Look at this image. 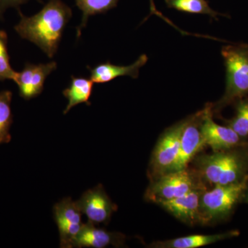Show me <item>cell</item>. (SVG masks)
I'll list each match as a JSON object with an SVG mask.
<instances>
[{"instance_id":"30bf717a","label":"cell","mask_w":248,"mask_h":248,"mask_svg":"<svg viewBox=\"0 0 248 248\" xmlns=\"http://www.w3.org/2000/svg\"><path fill=\"white\" fill-rule=\"evenodd\" d=\"M77 202L81 213L93 224H107L117 205L111 202L102 185L86 191Z\"/></svg>"},{"instance_id":"52a82bcc","label":"cell","mask_w":248,"mask_h":248,"mask_svg":"<svg viewBox=\"0 0 248 248\" xmlns=\"http://www.w3.org/2000/svg\"><path fill=\"white\" fill-rule=\"evenodd\" d=\"M54 218L60 232V247L74 248L75 242L84 223L81 212L71 197L63 199L54 205Z\"/></svg>"},{"instance_id":"7c38bea8","label":"cell","mask_w":248,"mask_h":248,"mask_svg":"<svg viewBox=\"0 0 248 248\" xmlns=\"http://www.w3.org/2000/svg\"><path fill=\"white\" fill-rule=\"evenodd\" d=\"M204 189H196L173 200L158 203L181 221L193 224L200 221L201 197Z\"/></svg>"},{"instance_id":"5bb4252c","label":"cell","mask_w":248,"mask_h":248,"mask_svg":"<svg viewBox=\"0 0 248 248\" xmlns=\"http://www.w3.org/2000/svg\"><path fill=\"white\" fill-rule=\"evenodd\" d=\"M148 62L146 55H141L137 61L129 66H117L107 62L100 63L97 66L91 68L88 66L87 68L91 73V79L96 84H105L119 77L130 76L133 79L139 77L140 70Z\"/></svg>"},{"instance_id":"2e32d148","label":"cell","mask_w":248,"mask_h":248,"mask_svg":"<svg viewBox=\"0 0 248 248\" xmlns=\"http://www.w3.org/2000/svg\"><path fill=\"white\" fill-rule=\"evenodd\" d=\"M94 83L88 78L72 76L70 86L63 90V94L68 99V105L63 110L66 115L73 107L78 104H85L91 106L90 98L92 94Z\"/></svg>"},{"instance_id":"7402d4cb","label":"cell","mask_w":248,"mask_h":248,"mask_svg":"<svg viewBox=\"0 0 248 248\" xmlns=\"http://www.w3.org/2000/svg\"><path fill=\"white\" fill-rule=\"evenodd\" d=\"M29 0H0V19L3 17L5 11L9 8H18L20 5L27 2ZM38 2L42 4V0H37Z\"/></svg>"},{"instance_id":"9c48e42d","label":"cell","mask_w":248,"mask_h":248,"mask_svg":"<svg viewBox=\"0 0 248 248\" xmlns=\"http://www.w3.org/2000/svg\"><path fill=\"white\" fill-rule=\"evenodd\" d=\"M200 130L204 145L215 152L229 151L237 146L241 140L231 127L222 126L214 122L210 107L203 110Z\"/></svg>"},{"instance_id":"ac0fdd59","label":"cell","mask_w":248,"mask_h":248,"mask_svg":"<svg viewBox=\"0 0 248 248\" xmlns=\"http://www.w3.org/2000/svg\"><path fill=\"white\" fill-rule=\"evenodd\" d=\"M12 97L11 91L0 92V144L9 143L11 140L10 128L13 123L11 107Z\"/></svg>"},{"instance_id":"4fadbf2b","label":"cell","mask_w":248,"mask_h":248,"mask_svg":"<svg viewBox=\"0 0 248 248\" xmlns=\"http://www.w3.org/2000/svg\"><path fill=\"white\" fill-rule=\"evenodd\" d=\"M125 236L120 233L110 232L91 222L84 223L75 242L74 248H104L109 246H124Z\"/></svg>"},{"instance_id":"e0dca14e","label":"cell","mask_w":248,"mask_h":248,"mask_svg":"<svg viewBox=\"0 0 248 248\" xmlns=\"http://www.w3.org/2000/svg\"><path fill=\"white\" fill-rule=\"evenodd\" d=\"M120 0H76L78 9L82 12V19L77 29V37L81 36V31L86 27L91 16L106 14L117 6Z\"/></svg>"},{"instance_id":"44dd1931","label":"cell","mask_w":248,"mask_h":248,"mask_svg":"<svg viewBox=\"0 0 248 248\" xmlns=\"http://www.w3.org/2000/svg\"><path fill=\"white\" fill-rule=\"evenodd\" d=\"M229 127L241 138L248 136V99L241 101L238 104L236 115L231 121Z\"/></svg>"},{"instance_id":"7a4b0ae2","label":"cell","mask_w":248,"mask_h":248,"mask_svg":"<svg viewBox=\"0 0 248 248\" xmlns=\"http://www.w3.org/2000/svg\"><path fill=\"white\" fill-rule=\"evenodd\" d=\"M202 179L214 186L228 185L246 177V164L240 155L228 151L201 156L196 161Z\"/></svg>"},{"instance_id":"8992f818","label":"cell","mask_w":248,"mask_h":248,"mask_svg":"<svg viewBox=\"0 0 248 248\" xmlns=\"http://www.w3.org/2000/svg\"><path fill=\"white\" fill-rule=\"evenodd\" d=\"M189 118L182 120L167 129L156 143L151 162L152 174L159 177L171 172L177 161L181 138Z\"/></svg>"},{"instance_id":"d6986e66","label":"cell","mask_w":248,"mask_h":248,"mask_svg":"<svg viewBox=\"0 0 248 248\" xmlns=\"http://www.w3.org/2000/svg\"><path fill=\"white\" fill-rule=\"evenodd\" d=\"M168 7L191 14L208 15L217 18L220 14L211 9L206 0H165Z\"/></svg>"},{"instance_id":"5b68a950","label":"cell","mask_w":248,"mask_h":248,"mask_svg":"<svg viewBox=\"0 0 248 248\" xmlns=\"http://www.w3.org/2000/svg\"><path fill=\"white\" fill-rule=\"evenodd\" d=\"M221 53L226 67V89L220 105L248 94V48L229 46Z\"/></svg>"},{"instance_id":"9a60e30c","label":"cell","mask_w":248,"mask_h":248,"mask_svg":"<svg viewBox=\"0 0 248 248\" xmlns=\"http://www.w3.org/2000/svg\"><path fill=\"white\" fill-rule=\"evenodd\" d=\"M239 235L238 231H231L218 234H195L176 238L167 241H157L151 245L155 248H197L215 244L218 241L234 237Z\"/></svg>"},{"instance_id":"277c9868","label":"cell","mask_w":248,"mask_h":248,"mask_svg":"<svg viewBox=\"0 0 248 248\" xmlns=\"http://www.w3.org/2000/svg\"><path fill=\"white\" fill-rule=\"evenodd\" d=\"M200 179L198 172L187 168L168 172L152 183L145 197L148 202L156 203L178 198L196 189L203 188Z\"/></svg>"},{"instance_id":"603a6c76","label":"cell","mask_w":248,"mask_h":248,"mask_svg":"<svg viewBox=\"0 0 248 248\" xmlns=\"http://www.w3.org/2000/svg\"><path fill=\"white\" fill-rule=\"evenodd\" d=\"M245 202H246V203H248V192L246 195V198H245Z\"/></svg>"},{"instance_id":"8fae6325","label":"cell","mask_w":248,"mask_h":248,"mask_svg":"<svg viewBox=\"0 0 248 248\" xmlns=\"http://www.w3.org/2000/svg\"><path fill=\"white\" fill-rule=\"evenodd\" d=\"M202 114L203 111H201L189 117L181 138L179 155L171 172L186 169L197 153L205 146L200 130Z\"/></svg>"},{"instance_id":"ffe728a7","label":"cell","mask_w":248,"mask_h":248,"mask_svg":"<svg viewBox=\"0 0 248 248\" xmlns=\"http://www.w3.org/2000/svg\"><path fill=\"white\" fill-rule=\"evenodd\" d=\"M8 36L4 31H0V81L9 79L14 81L17 72L10 63L8 53Z\"/></svg>"},{"instance_id":"ba28073f","label":"cell","mask_w":248,"mask_h":248,"mask_svg":"<svg viewBox=\"0 0 248 248\" xmlns=\"http://www.w3.org/2000/svg\"><path fill=\"white\" fill-rule=\"evenodd\" d=\"M57 67L55 62L39 64L26 63L24 69L17 72L14 79L19 87V95L26 100L40 95L45 88L46 79Z\"/></svg>"},{"instance_id":"6da1fadb","label":"cell","mask_w":248,"mask_h":248,"mask_svg":"<svg viewBox=\"0 0 248 248\" xmlns=\"http://www.w3.org/2000/svg\"><path fill=\"white\" fill-rule=\"evenodd\" d=\"M20 22L15 30L53 58L58 52L63 31L72 17V9L62 0H49L37 14L27 17L19 10Z\"/></svg>"},{"instance_id":"3957f363","label":"cell","mask_w":248,"mask_h":248,"mask_svg":"<svg viewBox=\"0 0 248 248\" xmlns=\"http://www.w3.org/2000/svg\"><path fill=\"white\" fill-rule=\"evenodd\" d=\"M248 175L240 182L215 186L201 197L200 223H209L228 216L247 189Z\"/></svg>"}]
</instances>
